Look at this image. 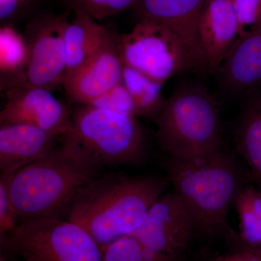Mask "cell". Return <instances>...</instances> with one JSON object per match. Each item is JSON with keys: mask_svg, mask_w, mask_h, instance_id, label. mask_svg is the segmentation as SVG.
Instances as JSON below:
<instances>
[{"mask_svg": "<svg viewBox=\"0 0 261 261\" xmlns=\"http://www.w3.org/2000/svg\"><path fill=\"white\" fill-rule=\"evenodd\" d=\"M166 187L154 176L94 178L75 197L68 220L84 228L99 247L106 246L135 232Z\"/></svg>", "mask_w": 261, "mask_h": 261, "instance_id": "1", "label": "cell"}, {"mask_svg": "<svg viewBox=\"0 0 261 261\" xmlns=\"http://www.w3.org/2000/svg\"><path fill=\"white\" fill-rule=\"evenodd\" d=\"M234 206L240 219V239L242 243L249 248H260L261 219L252 210L240 193V190L235 200Z\"/></svg>", "mask_w": 261, "mask_h": 261, "instance_id": "22", "label": "cell"}, {"mask_svg": "<svg viewBox=\"0 0 261 261\" xmlns=\"http://www.w3.org/2000/svg\"><path fill=\"white\" fill-rule=\"evenodd\" d=\"M254 92L240 116L236 142L252 179L261 184V89Z\"/></svg>", "mask_w": 261, "mask_h": 261, "instance_id": "17", "label": "cell"}, {"mask_svg": "<svg viewBox=\"0 0 261 261\" xmlns=\"http://www.w3.org/2000/svg\"><path fill=\"white\" fill-rule=\"evenodd\" d=\"M70 13L42 15L29 24L24 35L29 49L27 68L7 90L36 87L53 91L63 84L67 68L64 32Z\"/></svg>", "mask_w": 261, "mask_h": 261, "instance_id": "8", "label": "cell"}, {"mask_svg": "<svg viewBox=\"0 0 261 261\" xmlns=\"http://www.w3.org/2000/svg\"><path fill=\"white\" fill-rule=\"evenodd\" d=\"M168 177L176 194L190 210L197 228L238 241L228 223L241 185L232 159L220 149L190 159H170Z\"/></svg>", "mask_w": 261, "mask_h": 261, "instance_id": "2", "label": "cell"}, {"mask_svg": "<svg viewBox=\"0 0 261 261\" xmlns=\"http://www.w3.org/2000/svg\"><path fill=\"white\" fill-rule=\"evenodd\" d=\"M89 105L113 112L138 116L135 103L122 82Z\"/></svg>", "mask_w": 261, "mask_h": 261, "instance_id": "23", "label": "cell"}, {"mask_svg": "<svg viewBox=\"0 0 261 261\" xmlns=\"http://www.w3.org/2000/svg\"><path fill=\"white\" fill-rule=\"evenodd\" d=\"M40 0H0V19L7 25L32 9Z\"/></svg>", "mask_w": 261, "mask_h": 261, "instance_id": "26", "label": "cell"}, {"mask_svg": "<svg viewBox=\"0 0 261 261\" xmlns=\"http://www.w3.org/2000/svg\"><path fill=\"white\" fill-rule=\"evenodd\" d=\"M62 145L99 169L136 165L145 156V138L137 116L81 105L71 114Z\"/></svg>", "mask_w": 261, "mask_h": 261, "instance_id": "4", "label": "cell"}, {"mask_svg": "<svg viewBox=\"0 0 261 261\" xmlns=\"http://www.w3.org/2000/svg\"><path fill=\"white\" fill-rule=\"evenodd\" d=\"M216 261H261L260 248H249L221 257Z\"/></svg>", "mask_w": 261, "mask_h": 261, "instance_id": "28", "label": "cell"}, {"mask_svg": "<svg viewBox=\"0 0 261 261\" xmlns=\"http://www.w3.org/2000/svg\"><path fill=\"white\" fill-rule=\"evenodd\" d=\"M0 125L22 123L63 136L71 125V113L49 89L19 87L7 90Z\"/></svg>", "mask_w": 261, "mask_h": 261, "instance_id": "12", "label": "cell"}, {"mask_svg": "<svg viewBox=\"0 0 261 261\" xmlns=\"http://www.w3.org/2000/svg\"><path fill=\"white\" fill-rule=\"evenodd\" d=\"M1 261H5V260H3V259L1 258Z\"/></svg>", "mask_w": 261, "mask_h": 261, "instance_id": "29", "label": "cell"}, {"mask_svg": "<svg viewBox=\"0 0 261 261\" xmlns=\"http://www.w3.org/2000/svg\"><path fill=\"white\" fill-rule=\"evenodd\" d=\"M231 2L238 18L240 37L260 21L261 0H231Z\"/></svg>", "mask_w": 261, "mask_h": 261, "instance_id": "25", "label": "cell"}, {"mask_svg": "<svg viewBox=\"0 0 261 261\" xmlns=\"http://www.w3.org/2000/svg\"><path fill=\"white\" fill-rule=\"evenodd\" d=\"M195 228L190 210L173 192L163 194L151 206L143 223L130 235L174 260L186 248Z\"/></svg>", "mask_w": 261, "mask_h": 261, "instance_id": "9", "label": "cell"}, {"mask_svg": "<svg viewBox=\"0 0 261 261\" xmlns=\"http://www.w3.org/2000/svg\"><path fill=\"white\" fill-rule=\"evenodd\" d=\"M137 0H65L69 11H80L101 20L134 7Z\"/></svg>", "mask_w": 261, "mask_h": 261, "instance_id": "21", "label": "cell"}, {"mask_svg": "<svg viewBox=\"0 0 261 261\" xmlns=\"http://www.w3.org/2000/svg\"><path fill=\"white\" fill-rule=\"evenodd\" d=\"M198 30L210 72L216 73L240 37L231 0H208L201 14Z\"/></svg>", "mask_w": 261, "mask_h": 261, "instance_id": "14", "label": "cell"}, {"mask_svg": "<svg viewBox=\"0 0 261 261\" xmlns=\"http://www.w3.org/2000/svg\"><path fill=\"white\" fill-rule=\"evenodd\" d=\"M71 12L73 18H68L64 32L67 66L65 80L88 61L108 30L86 13Z\"/></svg>", "mask_w": 261, "mask_h": 261, "instance_id": "16", "label": "cell"}, {"mask_svg": "<svg viewBox=\"0 0 261 261\" xmlns=\"http://www.w3.org/2000/svg\"><path fill=\"white\" fill-rule=\"evenodd\" d=\"M59 136L22 123L0 125L1 174L12 176L56 148Z\"/></svg>", "mask_w": 261, "mask_h": 261, "instance_id": "13", "label": "cell"}, {"mask_svg": "<svg viewBox=\"0 0 261 261\" xmlns=\"http://www.w3.org/2000/svg\"><path fill=\"white\" fill-rule=\"evenodd\" d=\"M119 41L123 64L163 85L174 75L197 73L183 43L159 23L140 19Z\"/></svg>", "mask_w": 261, "mask_h": 261, "instance_id": "7", "label": "cell"}, {"mask_svg": "<svg viewBox=\"0 0 261 261\" xmlns=\"http://www.w3.org/2000/svg\"><path fill=\"white\" fill-rule=\"evenodd\" d=\"M101 250L102 261H171L167 255L144 246L132 235L117 239Z\"/></svg>", "mask_w": 261, "mask_h": 261, "instance_id": "20", "label": "cell"}, {"mask_svg": "<svg viewBox=\"0 0 261 261\" xmlns=\"http://www.w3.org/2000/svg\"><path fill=\"white\" fill-rule=\"evenodd\" d=\"M219 71L231 92L248 93L261 87V20L238 38Z\"/></svg>", "mask_w": 261, "mask_h": 261, "instance_id": "15", "label": "cell"}, {"mask_svg": "<svg viewBox=\"0 0 261 261\" xmlns=\"http://www.w3.org/2000/svg\"><path fill=\"white\" fill-rule=\"evenodd\" d=\"M8 176L0 177V237H4L16 228L19 218L8 188Z\"/></svg>", "mask_w": 261, "mask_h": 261, "instance_id": "24", "label": "cell"}, {"mask_svg": "<svg viewBox=\"0 0 261 261\" xmlns=\"http://www.w3.org/2000/svg\"><path fill=\"white\" fill-rule=\"evenodd\" d=\"M240 193L248 202L253 212L261 219V192L253 187H243Z\"/></svg>", "mask_w": 261, "mask_h": 261, "instance_id": "27", "label": "cell"}, {"mask_svg": "<svg viewBox=\"0 0 261 261\" xmlns=\"http://www.w3.org/2000/svg\"><path fill=\"white\" fill-rule=\"evenodd\" d=\"M119 38L120 34L108 30L88 61L64 81L70 102L90 104L121 83L123 63Z\"/></svg>", "mask_w": 261, "mask_h": 261, "instance_id": "10", "label": "cell"}, {"mask_svg": "<svg viewBox=\"0 0 261 261\" xmlns=\"http://www.w3.org/2000/svg\"><path fill=\"white\" fill-rule=\"evenodd\" d=\"M5 261H102L101 247L84 228L60 217L20 221L1 238Z\"/></svg>", "mask_w": 261, "mask_h": 261, "instance_id": "6", "label": "cell"}, {"mask_svg": "<svg viewBox=\"0 0 261 261\" xmlns=\"http://www.w3.org/2000/svg\"><path fill=\"white\" fill-rule=\"evenodd\" d=\"M99 168L61 145L8 176L10 198L20 221L60 217Z\"/></svg>", "mask_w": 261, "mask_h": 261, "instance_id": "3", "label": "cell"}, {"mask_svg": "<svg viewBox=\"0 0 261 261\" xmlns=\"http://www.w3.org/2000/svg\"><path fill=\"white\" fill-rule=\"evenodd\" d=\"M29 49L24 36L5 25L0 31V68L5 88L18 80L27 68Z\"/></svg>", "mask_w": 261, "mask_h": 261, "instance_id": "19", "label": "cell"}, {"mask_svg": "<svg viewBox=\"0 0 261 261\" xmlns=\"http://www.w3.org/2000/svg\"><path fill=\"white\" fill-rule=\"evenodd\" d=\"M208 0H137L134 5L140 19L159 23L183 43L197 73L210 72L199 36V21Z\"/></svg>", "mask_w": 261, "mask_h": 261, "instance_id": "11", "label": "cell"}, {"mask_svg": "<svg viewBox=\"0 0 261 261\" xmlns=\"http://www.w3.org/2000/svg\"><path fill=\"white\" fill-rule=\"evenodd\" d=\"M157 138L170 159H190L219 149L218 103L195 87L178 89L157 117Z\"/></svg>", "mask_w": 261, "mask_h": 261, "instance_id": "5", "label": "cell"}, {"mask_svg": "<svg viewBox=\"0 0 261 261\" xmlns=\"http://www.w3.org/2000/svg\"><path fill=\"white\" fill-rule=\"evenodd\" d=\"M122 83L135 103L138 116H159L166 106L163 84L123 64Z\"/></svg>", "mask_w": 261, "mask_h": 261, "instance_id": "18", "label": "cell"}]
</instances>
